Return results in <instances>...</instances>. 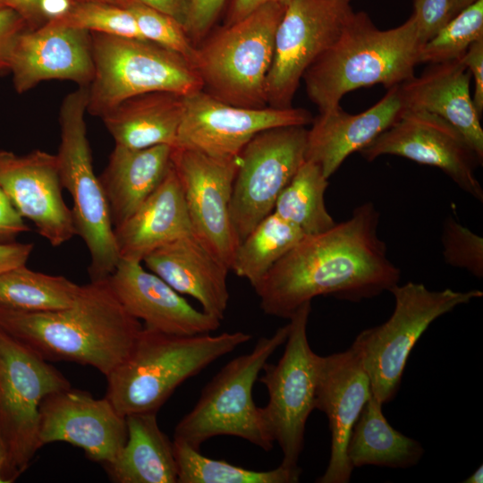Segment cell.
<instances>
[{
  "instance_id": "obj_1",
  "label": "cell",
  "mask_w": 483,
  "mask_h": 483,
  "mask_svg": "<svg viewBox=\"0 0 483 483\" xmlns=\"http://www.w3.org/2000/svg\"><path fill=\"white\" fill-rule=\"evenodd\" d=\"M372 202L356 207L345 221L304 235L254 287L265 314L290 318L320 295L360 301L390 291L401 271L377 234Z\"/></svg>"
},
{
  "instance_id": "obj_2",
  "label": "cell",
  "mask_w": 483,
  "mask_h": 483,
  "mask_svg": "<svg viewBox=\"0 0 483 483\" xmlns=\"http://www.w3.org/2000/svg\"><path fill=\"white\" fill-rule=\"evenodd\" d=\"M141 328L108 279L80 285L65 309L22 312L0 308V329L44 360L91 366L105 376L128 357Z\"/></svg>"
},
{
  "instance_id": "obj_3",
  "label": "cell",
  "mask_w": 483,
  "mask_h": 483,
  "mask_svg": "<svg viewBox=\"0 0 483 483\" xmlns=\"http://www.w3.org/2000/svg\"><path fill=\"white\" fill-rule=\"evenodd\" d=\"M420 47L413 15L382 30L364 12H353L337 39L303 74L307 95L321 112L361 87L382 84L389 89L414 76Z\"/></svg>"
},
{
  "instance_id": "obj_4",
  "label": "cell",
  "mask_w": 483,
  "mask_h": 483,
  "mask_svg": "<svg viewBox=\"0 0 483 483\" xmlns=\"http://www.w3.org/2000/svg\"><path fill=\"white\" fill-rule=\"evenodd\" d=\"M251 338L242 331L176 335L142 326L128 357L106 376V397L124 417L157 413L182 383Z\"/></svg>"
},
{
  "instance_id": "obj_5",
  "label": "cell",
  "mask_w": 483,
  "mask_h": 483,
  "mask_svg": "<svg viewBox=\"0 0 483 483\" xmlns=\"http://www.w3.org/2000/svg\"><path fill=\"white\" fill-rule=\"evenodd\" d=\"M285 8L278 3L265 4L206 36L197 46L193 64L202 90L232 106H267L266 81Z\"/></svg>"
},
{
  "instance_id": "obj_6",
  "label": "cell",
  "mask_w": 483,
  "mask_h": 483,
  "mask_svg": "<svg viewBox=\"0 0 483 483\" xmlns=\"http://www.w3.org/2000/svg\"><path fill=\"white\" fill-rule=\"evenodd\" d=\"M289 324L270 336L260 337L252 350L227 362L205 386L194 407L174 428V439L199 450L215 436L242 438L266 452L274 446V438L252 397V389L264 365L285 343Z\"/></svg>"
},
{
  "instance_id": "obj_7",
  "label": "cell",
  "mask_w": 483,
  "mask_h": 483,
  "mask_svg": "<svg viewBox=\"0 0 483 483\" xmlns=\"http://www.w3.org/2000/svg\"><path fill=\"white\" fill-rule=\"evenodd\" d=\"M87 105L88 86H79L64 98L56 157L63 188L72 199L71 210L76 235L84 242L89 254V280L98 281L111 275L120 258L107 201L93 169L84 118Z\"/></svg>"
},
{
  "instance_id": "obj_8",
  "label": "cell",
  "mask_w": 483,
  "mask_h": 483,
  "mask_svg": "<svg viewBox=\"0 0 483 483\" xmlns=\"http://www.w3.org/2000/svg\"><path fill=\"white\" fill-rule=\"evenodd\" d=\"M94 76L87 112L102 117L131 97L170 91L188 96L201 80L182 55L151 41L90 32Z\"/></svg>"
},
{
  "instance_id": "obj_9",
  "label": "cell",
  "mask_w": 483,
  "mask_h": 483,
  "mask_svg": "<svg viewBox=\"0 0 483 483\" xmlns=\"http://www.w3.org/2000/svg\"><path fill=\"white\" fill-rule=\"evenodd\" d=\"M389 292L394 298L391 317L360 332L352 343L369 376L371 394L382 404L395 396L409 355L429 325L456 307L483 296L477 289L431 291L413 282L397 284Z\"/></svg>"
},
{
  "instance_id": "obj_10",
  "label": "cell",
  "mask_w": 483,
  "mask_h": 483,
  "mask_svg": "<svg viewBox=\"0 0 483 483\" xmlns=\"http://www.w3.org/2000/svg\"><path fill=\"white\" fill-rule=\"evenodd\" d=\"M69 387V380L58 369L0 329V433L6 451L4 482H13L23 473L41 447L43 399Z\"/></svg>"
},
{
  "instance_id": "obj_11",
  "label": "cell",
  "mask_w": 483,
  "mask_h": 483,
  "mask_svg": "<svg viewBox=\"0 0 483 483\" xmlns=\"http://www.w3.org/2000/svg\"><path fill=\"white\" fill-rule=\"evenodd\" d=\"M310 310L311 302H306L291 316L283 355L275 364L267 362L258 378L267 390L268 401L262 411L282 450L281 465L291 469L299 468L306 423L315 410L319 355L308 340Z\"/></svg>"
},
{
  "instance_id": "obj_12",
  "label": "cell",
  "mask_w": 483,
  "mask_h": 483,
  "mask_svg": "<svg viewBox=\"0 0 483 483\" xmlns=\"http://www.w3.org/2000/svg\"><path fill=\"white\" fill-rule=\"evenodd\" d=\"M305 126L264 130L242 148L230 213L240 242L267 215L305 161Z\"/></svg>"
},
{
  "instance_id": "obj_13",
  "label": "cell",
  "mask_w": 483,
  "mask_h": 483,
  "mask_svg": "<svg viewBox=\"0 0 483 483\" xmlns=\"http://www.w3.org/2000/svg\"><path fill=\"white\" fill-rule=\"evenodd\" d=\"M353 11L339 0H291L278 24L266 81L268 106L290 108L307 69L340 36Z\"/></svg>"
},
{
  "instance_id": "obj_14",
  "label": "cell",
  "mask_w": 483,
  "mask_h": 483,
  "mask_svg": "<svg viewBox=\"0 0 483 483\" xmlns=\"http://www.w3.org/2000/svg\"><path fill=\"white\" fill-rule=\"evenodd\" d=\"M171 162L182 189L192 234L231 271L240 243L230 213L240 157L217 158L173 148Z\"/></svg>"
},
{
  "instance_id": "obj_15",
  "label": "cell",
  "mask_w": 483,
  "mask_h": 483,
  "mask_svg": "<svg viewBox=\"0 0 483 483\" xmlns=\"http://www.w3.org/2000/svg\"><path fill=\"white\" fill-rule=\"evenodd\" d=\"M359 152L367 161L394 155L436 166L464 192L483 201L475 175L481 161L462 134L434 114L402 108L398 119Z\"/></svg>"
},
{
  "instance_id": "obj_16",
  "label": "cell",
  "mask_w": 483,
  "mask_h": 483,
  "mask_svg": "<svg viewBox=\"0 0 483 483\" xmlns=\"http://www.w3.org/2000/svg\"><path fill=\"white\" fill-rule=\"evenodd\" d=\"M304 108H248L224 103L203 90L184 96V110L174 148L217 158L238 157L258 132L275 127L311 123Z\"/></svg>"
},
{
  "instance_id": "obj_17",
  "label": "cell",
  "mask_w": 483,
  "mask_h": 483,
  "mask_svg": "<svg viewBox=\"0 0 483 483\" xmlns=\"http://www.w3.org/2000/svg\"><path fill=\"white\" fill-rule=\"evenodd\" d=\"M39 441L81 448L103 466L112 462L127 439L126 419L106 398L72 387L47 395L39 407Z\"/></svg>"
},
{
  "instance_id": "obj_18",
  "label": "cell",
  "mask_w": 483,
  "mask_h": 483,
  "mask_svg": "<svg viewBox=\"0 0 483 483\" xmlns=\"http://www.w3.org/2000/svg\"><path fill=\"white\" fill-rule=\"evenodd\" d=\"M0 187L18 213L53 247L76 235L72 210L63 196L56 155L39 149L16 155L0 149Z\"/></svg>"
},
{
  "instance_id": "obj_19",
  "label": "cell",
  "mask_w": 483,
  "mask_h": 483,
  "mask_svg": "<svg viewBox=\"0 0 483 483\" xmlns=\"http://www.w3.org/2000/svg\"><path fill=\"white\" fill-rule=\"evenodd\" d=\"M370 383L359 351L352 346L319 356L315 409L324 412L331 433L330 457L318 483H348L353 469L347 459L348 441L364 405Z\"/></svg>"
},
{
  "instance_id": "obj_20",
  "label": "cell",
  "mask_w": 483,
  "mask_h": 483,
  "mask_svg": "<svg viewBox=\"0 0 483 483\" xmlns=\"http://www.w3.org/2000/svg\"><path fill=\"white\" fill-rule=\"evenodd\" d=\"M8 66L18 93L48 80L89 86L94 76L90 32L53 20L24 30L13 43Z\"/></svg>"
},
{
  "instance_id": "obj_21",
  "label": "cell",
  "mask_w": 483,
  "mask_h": 483,
  "mask_svg": "<svg viewBox=\"0 0 483 483\" xmlns=\"http://www.w3.org/2000/svg\"><path fill=\"white\" fill-rule=\"evenodd\" d=\"M108 282L129 314L143 326L176 335L216 331L221 320L191 306L179 292L140 262L120 259Z\"/></svg>"
},
{
  "instance_id": "obj_22",
  "label": "cell",
  "mask_w": 483,
  "mask_h": 483,
  "mask_svg": "<svg viewBox=\"0 0 483 483\" xmlns=\"http://www.w3.org/2000/svg\"><path fill=\"white\" fill-rule=\"evenodd\" d=\"M402 108L399 85H395L377 104L358 114H348L340 106L319 112L307 131L305 160L317 164L329 179L348 156L390 127Z\"/></svg>"
},
{
  "instance_id": "obj_23",
  "label": "cell",
  "mask_w": 483,
  "mask_h": 483,
  "mask_svg": "<svg viewBox=\"0 0 483 483\" xmlns=\"http://www.w3.org/2000/svg\"><path fill=\"white\" fill-rule=\"evenodd\" d=\"M470 79L461 59L431 64L419 76L399 84V91L403 108L428 112L447 121L482 163L483 129L472 101Z\"/></svg>"
},
{
  "instance_id": "obj_24",
  "label": "cell",
  "mask_w": 483,
  "mask_h": 483,
  "mask_svg": "<svg viewBox=\"0 0 483 483\" xmlns=\"http://www.w3.org/2000/svg\"><path fill=\"white\" fill-rule=\"evenodd\" d=\"M142 262L177 292L192 297L204 312L222 321L230 299V269L193 234L154 250Z\"/></svg>"
},
{
  "instance_id": "obj_25",
  "label": "cell",
  "mask_w": 483,
  "mask_h": 483,
  "mask_svg": "<svg viewBox=\"0 0 483 483\" xmlns=\"http://www.w3.org/2000/svg\"><path fill=\"white\" fill-rule=\"evenodd\" d=\"M120 259L140 262L154 250L192 234L182 189L171 165L157 188L114 228Z\"/></svg>"
},
{
  "instance_id": "obj_26",
  "label": "cell",
  "mask_w": 483,
  "mask_h": 483,
  "mask_svg": "<svg viewBox=\"0 0 483 483\" xmlns=\"http://www.w3.org/2000/svg\"><path fill=\"white\" fill-rule=\"evenodd\" d=\"M172 149L168 145L114 146L98 177L114 228L126 221L160 184L171 165Z\"/></svg>"
},
{
  "instance_id": "obj_27",
  "label": "cell",
  "mask_w": 483,
  "mask_h": 483,
  "mask_svg": "<svg viewBox=\"0 0 483 483\" xmlns=\"http://www.w3.org/2000/svg\"><path fill=\"white\" fill-rule=\"evenodd\" d=\"M184 110V96L153 91L125 99L101 118L115 145L145 148L176 146Z\"/></svg>"
},
{
  "instance_id": "obj_28",
  "label": "cell",
  "mask_w": 483,
  "mask_h": 483,
  "mask_svg": "<svg viewBox=\"0 0 483 483\" xmlns=\"http://www.w3.org/2000/svg\"><path fill=\"white\" fill-rule=\"evenodd\" d=\"M127 439L115 459L104 466L117 483H177L174 444L160 429L157 413L125 416Z\"/></svg>"
},
{
  "instance_id": "obj_29",
  "label": "cell",
  "mask_w": 483,
  "mask_h": 483,
  "mask_svg": "<svg viewBox=\"0 0 483 483\" xmlns=\"http://www.w3.org/2000/svg\"><path fill=\"white\" fill-rule=\"evenodd\" d=\"M382 405L371 394L352 428L346 450L352 469L366 465L409 468L424 453L420 443L391 427Z\"/></svg>"
},
{
  "instance_id": "obj_30",
  "label": "cell",
  "mask_w": 483,
  "mask_h": 483,
  "mask_svg": "<svg viewBox=\"0 0 483 483\" xmlns=\"http://www.w3.org/2000/svg\"><path fill=\"white\" fill-rule=\"evenodd\" d=\"M80 285L63 275H53L24 266L0 275V308L44 312L72 304Z\"/></svg>"
},
{
  "instance_id": "obj_31",
  "label": "cell",
  "mask_w": 483,
  "mask_h": 483,
  "mask_svg": "<svg viewBox=\"0 0 483 483\" xmlns=\"http://www.w3.org/2000/svg\"><path fill=\"white\" fill-rule=\"evenodd\" d=\"M304 235L271 212L239 243L231 270L254 288Z\"/></svg>"
},
{
  "instance_id": "obj_32",
  "label": "cell",
  "mask_w": 483,
  "mask_h": 483,
  "mask_svg": "<svg viewBox=\"0 0 483 483\" xmlns=\"http://www.w3.org/2000/svg\"><path fill=\"white\" fill-rule=\"evenodd\" d=\"M327 186L328 179L321 168L305 160L278 196L273 212L305 235L325 232L336 224L325 204Z\"/></svg>"
},
{
  "instance_id": "obj_33",
  "label": "cell",
  "mask_w": 483,
  "mask_h": 483,
  "mask_svg": "<svg viewBox=\"0 0 483 483\" xmlns=\"http://www.w3.org/2000/svg\"><path fill=\"white\" fill-rule=\"evenodd\" d=\"M177 483H296L301 469L279 465L269 470H253L223 460L204 456L199 450L174 439Z\"/></svg>"
},
{
  "instance_id": "obj_34",
  "label": "cell",
  "mask_w": 483,
  "mask_h": 483,
  "mask_svg": "<svg viewBox=\"0 0 483 483\" xmlns=\"http://www.w3.org/2000/svg\"><path fill=\"white\" fill-rule=\"evenodd\" d=\"M483 38V0L462 11L420 47L419 63L439 64L461 59L469 47Z\"/></svg>"
},
{
  "instance_id": "obj_35",
  "label": "cell",
  "mask_w": 483,
  "mask_h": 483,
  "mask_svg": "<svg viewBox=\"0 0 483 483\" xmlns=\"http://www.w3.org/2000/svg\"><path fill=\"white\" fill-rule=\"evenodd\" d=\"M53 21L89 32L144 39L132 13L115 4L79 2L66 14Z\"/></svg>"
},
{
  "instance_id": "obj_36",
  "label": "cell",
  "mask_w": 483,
  "mask_h": 483,
  "mask_svg": "<svg viewBox=\"0 0 483 483\" xmlns=\"http://www.w3.org/2000/svg\"><path fill=\"white\" fill-rule=\"evenodd\" d=\"M126 8L134 16L144 39L182 55L193 67L197 47L188 37L182 24L170 15L136 0H131Z\"/></svg>"
},
{
  "instance_id": "obj_37",
  "label": "cell",
  "mask_w": 483,
  "mask_h": 483,
  "mask_svg": "<svg viewBox=\"0 0 483 483\" xmlns=\"http://www.w3.org/2000/svg\"><path fill=\"white\" fill-rule=\"evenodd\" d=\"M443 257L447 265L467 270L477 278L483 277V239L452 216L444 222Z\"/></svg>"
},
{
  "instance_id": "obj_38",
  "label": "cell",
  "mask_w": 483,
  "mask_h": 483,
  "mask_svg": "<svg viewBox=\"0 0 483 483\" xmlns=\"http://www.w3.org/2000/svg\"><path fill=\"white\" fill-rule=\"evenodd\" d=\"M226 0H191L185 31L197 47L208 35Z\"/></svg>"
},
{
  "instance_id": "obj_39",
  "label": "cell",
  "mask_w": 483,
  "mask_h": 483,
  "mask_svg": "<svg viewBox=\"0 0 483 483\" xmlns=\"http://www.w3.org/2000/svg\"><path fill=\"white\" fill-rule=\"evenodd\" d=\"M448 0H414L413 16L421 46L446 23Z\"/></svg>"
},
{
  "instance_id": "obj_40",
  "label": "cell",
  "mask_w": 483,
  "mask_h": 483,
  "mask_svg": "<svg viewBox=\"0 0 483 483\" xmlns=\"http://www.w3.org/2000/svg\"><path fill=\"white\" fill-rule=\"evenodd\" d=\"M26 22L14 10L0 7V75L9 72L8 60L13 43L26 30Z\"/></svg>"
},
{
  "instance_id": "obj_41",
  "label": "cell",
  "mask_w": 483,
  "mask_h": 483,
  "mask_svg": "<svg viewBox=\"0 0 483 483\" xmlns=\"http://www.w3.org/2000/svg\"><path fill=\"white\" fill-rule=\"evenodd\" d=\"M461 60L474 79L472 101L481 117L483 113V38L474 41Z\"/></svg>"
},
{
  "instance_id": "obj_42",
  "label": "cell",
  "mask_w": 483,
  "mask_h": 483,
  "mask_svg": "<svg viewBox=\"0 0 483 483\" xmlns=\"http://www.w3.org/2000/svg\"><path fill=\"white\" fill-rule=\"evenodd\" d=\"M28 231L30 227L24 218L0 187V242H13L17 236Z\"/></svg>"
},
{
  "instance_id": "obj_43",
  "label": "cell",
  "mask_w": 483,
  "mask_h": 483,
  "mask_svg": "<svg viewBox=\"0 0 483 483\" xmlns=\"http://www.w3.org/2000/svg\"><path fill=\"white\" fill-rule=\"evenodd\" d=\"M33 250V243L0 242V275L26 265Z\"/></svg>"
},
{
  "instance_id": "obj_44",
  "label": "cell",
  "mask_w": 483,
  "mask_h": 483,
  "mask_svg": "<svg viewBox=\"0 0 483 483\" xmlns=\"http://www.w3.org/2000/svg\"><path fill=\"white\" fill-rule=\"evenodd\" d=\"M159 12L170 15L184 27L191 0H136Z\"/></svg>"
},
{
  "instance_id": "obj_45",
  "label": "cell",
  "mask_w": 483,
  "mask_h": 483,
  "mask_svg": "<svg viewBox=\"0 0 483 483\" xmlns=\"http://www.w3.org/2000/svg\"><path fill=\"white\" fill-rule=\"evenodd\" d=\"M291 0H232L226 18V24L237 21L258 7L267 3H278L287 5Z\"/></svg>"
},
{
  "instance_id": "obj_46",
  "label": "cell",
  "mask_w": 483,
  "mask_h": 483,
  "mask_svg": "<svg viewBox=\"0 0 483 483\" xmlns=\"http://www.w3.org/2000/svg\"><path fill=\"white\" fill-rule=\"evenodd\" d=\"M40 0H0V5L9 7L17 12L26 24L42 18L39 13Z\"/></svg>"
},
{
  "instance_id": "obj_47",
  "label": "cell",
  "mask_w": 483,
  "mask_h": 483,
  "mask_svg": "<svg viewBox=\"0 0 483 483\" xmlns=\"http://www.w3.org/2000/svg\"><path fill=\"white\" fill-rule=\"evenodd\" d=\"M72 6V0H40L39 13L42 18L50 21L64 16Z\"/></svg>"
},
{
  "instance_id": "obj_48",
  "label": "cell",
  "mask_w": 483,
  "mask_h": 483,
  "mask_svg": "<svg viewBox=\"0 0 483 483\" xmlns=\"http://www.w3.org/2000/svg\"><path fill=\"white\" fill-rule=\"evenodd\" d=\"M477 1L478 0H448L446 23Z\"/></svg>"
},
{
  "instance_id": "obj_49",
  "label": "cell",
  "mask_w": 483,
  "mask_h": 483,
  "mask_svg": "<svg viewBox=\"0 0 483 483\" xmlns=\"http://www.w3.org/2000/svg\"><path fill=\"white\" fill-rule=\"evenodd\" d=\"M6 462V451L0 433V482H4L3 471Z\"/></svg>"
},
{
  "instance_id": "obj_50",
  "label": "cell",
  "mask_w": 483,
  "mask_h": 483,
  "mask_svg": "<svg viewBox=\"0 0 483 483\" xmlns=\"http://www.w3.org/2000/svg\"><path fill=\"white\" fill-rule=\"evenodd\" d=\"M465 483H482L483 482V466L480 465L470 477L465 480Z\"/></svg>"
},
{
  "instance_id": "obj_51",
  "label": "cell",
  "mask_w": 483,
  "mask_h": 483,
  "mask_svg": "<svg viewBox=\"0 0 483 483\" xmlns=\"http://www.w3.org/2000/svg\"><path fill=\"white\" fill-rule=\"evenodd\" d=\"M78 2L105 3L126 7L131 0H76Z\"/></svg>"
},
{
  "instance_id": "obj_52",
  "label": "cell",
  "mask_w": 483,
  "mask_h": 483,
  "mask_svg": "<svg viewBox=\"0 0 483 483\" xmlns=\"http://www.w3.org/2000/svg\"><path fill=\"white\" fill-rule=\"evenodd\" d=\"M339 1L350 3L351 0H339Z\"/></svg>"
},
{
  "instance_id": "obj_53",
  "label": "cell",
  "mask_w": 483,
  "mask_h": 483,
  "mask_svg": "<svg viewBox=\"0 0 483 483\" xmlns=\"http://www.w3.org/2000/svg\"><path fill=\"white\" fill-rule=\"evenodd\" d=\"M0 7H2V5H0Z\"/></svg>"
}]
</instances>
